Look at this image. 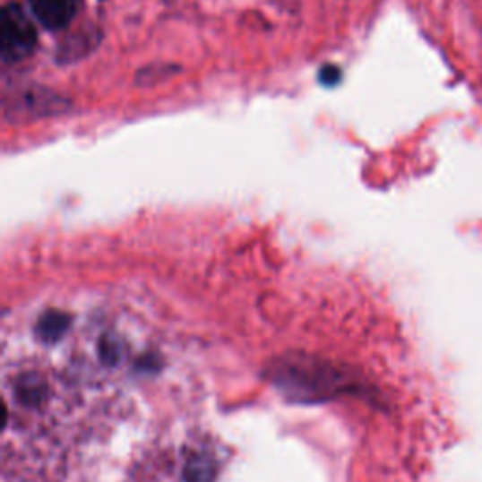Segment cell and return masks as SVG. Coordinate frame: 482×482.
<instances>
[{
    "label": "cell",
    "mask_w": 482,
    "mask_h": 482,
    "mask_svg": "<svg viewBox=\"0 0 482 482\" xmlns=\"http://www.w3.org/2000/svg\"><path fill=\"white\" fill-rule=\"evenodd\" d=\"M39 32L25 8L8 3L0 12V57L4 65L22 63L34 53Z\"/></svg>",
    "instance_id": "obj_1"
},
{
    "label": "cell",
    "mask_w": 482,
    "mask_h": 482,
    "mask_svg": "<svg viewBox=\"0 0 482 482\" xmlns=\"http://www.w3.org/2000/svg\"><path fill=\"white\" fill-rule=\"evenodd\" d=\"M83 0H29L36 22L47 30H61L68 27L80 13Z\"/></svg>",
    "instance_id": "obj_2"
},
{
    "label": "cell",
    "mask_w": 482,
    "mask_h": 482,
    "mask_svg": "<svg viewBox=\"0 0 482 482\" xmlns=\"http://www.w3.org/2000/svg\"><path fill=\"white\" fill-rule=\"evenodd\" d=\"M99 40H100V34L95 32V29L73 32L59 46L57 61L63 63V65L76 63L82 57H85L87 53H90L92 49H95Z\"/></svg>",
    "instance_id": "obj_3"
},
{
    "label": "cell",
    "mask_w": 482,
    "mask_h": 482,
    "mask_svg": "<svg viewBox=\"0 0 482 482\" xmlns=\"http://www.w3.org/2000/svg\"><path fill=\"white\" fill-rule=\"evenodd\" d=\"M341 70L338 66H333V65H326L321 72H319V80L323 85L326 87H333V85H338L341 82Z\"/></svg>",
    "instance_id": "obj_4"
}]
</instances>
